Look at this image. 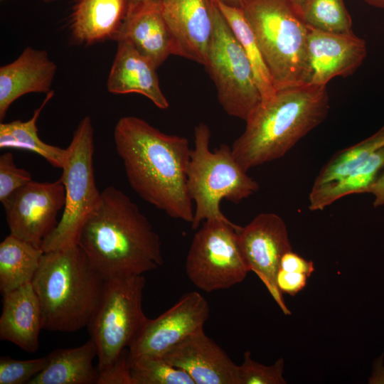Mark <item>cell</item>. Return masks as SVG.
Returning <instances> with one entry per match:
<instances>
[{"instance_id": "6da1fadb", "label": "cell", "mask_w": 384, "mask_h": 384, "mask_svg": "<svg viewBox=\"0 0 384 384\" xmlns=\"http://www.w3.org/2000/svg\"><path fill=\"white\" fill-rule=\"evenodd\" d=\"M114 141L135 193L171 218L191 223L194 208L187 187L188 140L127 116L117 122Z\"/></svg>"}, {"instance_id": "7a4b0ae2", "label": "cell", "mask_w": 384, "mask_h": 384, "mask_svg": "<svg viewBox=\"0 0 384 384\" xmlns=\"http://www.w3.org/2000/svg\"><path fill=\"white\" fill-rule=\"evenodd\" d=\"M78 245L105 280L143 274L163 264L159 235L137 205L112 186L102 191Z\"/></svg>"}, {"instance_id": "3957f363", "label": "cell", "mask_w": 384, "mask_h": 384, "mask_svg": "<svg viewBox=\"0 0 384 384\" xmlns=\"http://www.w3.org/2000/svg\"><path fill=\"white\" fill-rule=\"evenodd\" d=\"M330 108L326 86L302 85L279 90L245 122L232 146L245 171L280 159L319 125Z\"/></svg>"}, {"instance_id": "277c9868", "label": "cell", "mask_w": 384, "mask_h": 384, "mask_svg": "<svg viewBox=\"0 0 384 384\" xmlns=\"http://www.w3.org/2000/svg\"><path fill=\"white\" fill-rule=\"evenodd\" d=\"M105 282L79 245L44 252L31 282L40 302L43 329L75 332L87 326Z\"/></svg>"}, {"instance_id": "5b68a950", "label": "cell", "mask_w": 384, "mask_h": 384, "mask_svg": "<svg viewBox=\"0 0 384 384\" xmlns=\"http://www.w3.org/2000/svg\"><path fill=\"white\" fill-rule=\"evenodd\" d=\"M241 9L277 91L304 85L307 25L293 0H246Z\"/></svg>"}, {"instance_id": "8992f818", "label": "cell", "mask_w": 384, "mask_h": 384, "mask_svg": "<svg viewBox=\"0 0 384 384\" xmlns=\"http://www.w3.org/2000/svg\"><path fill=\"white\" fill-rule=\"evenodd\" d=\"M210 137L206 124L195 127L194 148L187 169L188 193L195 203L191 223L194 230L207 220H228L220 210L223 199L238 204L260 188L238 164L231 146L223 144L215 151L210 150Z\"/></svg>"}, {"instance_id": "52a82bcc", "label": "cell", "mask_w": 384, "mask_h": 384, "mask_svg": "<svg viewBox=\"0 0 384 384\" xmlns=\"http://www.w3.org/2000/svg\"><path fill=\"white\" fill-rule=\"evenodd\" d=\"M94 128L89 116L78 124L66 148L60 178L65 190V204L56 228L43 240L44 252L78 245L80 231L102 201L93 168Z\"/></svg>"}, {"instance_id": "ba28073f", "label": "cell", "mask_w": 384, "mask_h": 384, "mask_svg": "<svg viewBox=\"0 0 384 384\" xmlns=\"http://www.w3.org/2000/svg\"><path fill=\"white\" fill-rule=\"evenodd\" d=\"M143 274L105 280L97 308L87 326L97 348L99 374L129 348L147 320L142 309Z\"/></svg>"}, {"instance_id": "9c48e42d", "label": "cell", "mask_w": 384, "mask_h": 384, "mask_svg": "<svg viewBox=\"0 0 384 384\" xmlns=\"http://www.w3.org/2000/svg\"><path fill=\"white\" fill-rule=\"evenodd\" d=\"M213 33L204 66L230 116L246 122L262 103L250 63L214 2Z\"/></svg>"}, {"instance_id": "30bf717a", "label": "cell", "mask_w": 384, "mask_h": 384, "mask_svg": "<svg viewBox=\"0 0 384 384\" xmlns=\"http://www.w3.org/2000/svg\"><path fill=\"white\" fill-rule=\"evenodd\" d=\"M230 220H207L194 235L185 263L186 274L206 292L228 289L250 272Z\"/></svg>"}, {"instance_id": "8fae6325", "label": "cell", "mask_w": 384, "mask_h": 384, "mask_svg": "<svg viewBox=\"0 0 384 384\" xmlns=\"http://www.w3.org/2000/svg\"><path fill=\"white\" fill-rule=\"evenodd\" d=\"M209 312L208 303L199 292L183 294L158 317L147 319L128 348L129 364L142 358L163 356L187 336L203 329Z\"/></svg>"}, {"instance_id": "7c38bea8", "label": "cell", "mask_w": 384, "mask_h": 384, "mask_svg": "<svg viewBox=\"0 0 384 384\" xmlns=\"http://www.w3.org/2000/svg\"><path fill=\"white\" fill-rule=\"evenodd\" d=\"M238 242L250 271L263 282L282 312L291 314L276 278L280 259L292 250L285 222L273 213H262L236 229Z\"/></svg>"}, {"instance_id": "4fadbf2b", "label": "cell", "mask_w": 384, "mask_h": 384, "mask_svg": "<svg viewBox=\"0 0 384 384\" xmlns=\"http://www.w3.org/2000/svg\"><path fill=\"white\" fill-rule=\"evenodd\" d=\"M65 204V190L60 178L54 182L31 181L3 206L10 234L41 247L56 228L58 212Z\"/></svg>"}, {"instance_id": "5bb4252c", "label": "cell", "mask_w": 384, "mask_h": 384, "mask_svg": "<svg viewBox=\"0 0 384 384\" xmlns=\"http://www.w3.org/2000/svg\"><path fill=\"white\" fill-rule=\"evenodd\" d=\"M366 55V41L353 31L334 33L307 26L304 85L326 86L336 77L351 75Z\"/></svg>"}, {"instance_id": "9a60e30c", "label": "cell", "mask_w": 384, "mask_h": 384, "mask_svg": "<svg viewBox=\"0 0 384 384\" xmlns=\"http://www.w3.org/2000/svg\"><path fill=\"white\" fill-rule=\"evenodd\" d=\"M168 27L173 55L203 66L211 41L214 20L213 0H160Z\"/></svg>"}, {"instance_id": "2e32d148", "label": "cell", "mask_w": 384, "mask_h": 384, "mask_svg": "<svg viewBox=\"0 0 384 384\" xmlns=\"http://www.w3.org/2000/svg\"><path fill=\"white\" fill-rule=\"evenodd\" d=\"M161 357L188 373L196 384H238V366L205 334L203 328Z\"/></svg>"}, {"instance_id": "e0dca14e", "label": "cell", "mask_w": 384, "mask_h": 384, "mask_svg": "<svg viewBox=\"0 0 384 384\" xmlns=\"http://www.w3.org/2000/svg\"><path fill=\"white\" fill-rule=\"evenodd\" d=\"M56 65L44 50L24 48L13 62L0 68V120L10 105L31 92L48 93L56 72Z\"/></svg>"}, {"instance_id": "ac0fdd59", "label": "cell", "mask_w": 384, "mask_h": 384, "mask_svg": "<svg viewBox=\"0 0 384 384\" xmlns=\"http://www.w3.org/2000/svg\"><path fill=\"white\" fill-rule=\"evenodd\" d=\"M117 43L107 82L108 91L118 95L138 93L147 97L158 108L167 109L169 103L161 90L155 65L130 42Z\"/></svg>"}, {"instance_id": "d6986e66", "label": "cell", "mask_w": 384, "mask_h": 384, "mask_svg": "<svg viewBox=\"0 0 384 384\" xmlns=\"http://www.w3.org/2000/svg\"><path fill=\"white\" fill-rule=\"evenodd\" d=\"M112 40L130 42L156 68L173 55L172 41L162 15L160 0L127 11Z\"/></svg>"}, {"instance_id": "ffe728a7", "label": "cell", "mask_w": 384, "mask_h": 384, "mask_svg": "<svg viewBox=\"0 0 384 384\" xmlns=\"http://www.w3.org/2000/svg\"><path fill=\"white\" fill-rule=\"evenodd\" d=\"M2 297L0 339L28 353H35L39 348V334L43 326L40 302L32 283Z\"/></svg>"}, {"instance_id": "44dd1931", "label": "cell", "mask_w": 384, "mask_h": 384, "mask_svg": "<svg viewBox=\"0 0 384 384\" xmlns=\"http://www.w3.org/2000/svg\"><path fill=\"white\" fill-rule=\"evenodd\" d=\"M95 357L97 348L90 338L78 347L55 349L47 355L46 366L28 384H98Z\"/></svg>"}, {"instance_id": "7402d4cb", "label": "cell", "mask_w": 384, "mask_h": 384, "mask_svg": "<svg viewBox=\"0 0 384 384\" xmlns=\"http://www.w3.org/2000/svg\"><path fill=\"white\" fill-rule=\"evenodd\" d=\"M127 13V0H79L72 16L76 41L90 45L113 39Z\"/></svg>"}, {"instance_id": "603a6c76", "label": "cell", "mask_w": 384, "mask_h": 384, "mask_svg": "<svg viewBox=\"0 0 384 384\" xmlns=\"http://www.w3.org/2000/svg\"><path fill=\"white\" fill-rule=\"evenodd\" d=\"M384 169V146L362 165L342 178L319 186H312L309 195L310 210H322L336 201L351 194L369 193Z\"/></svg>"}, {"instance_id": "cb8c5ba5", "label": "cell", "mask_w": 384, "mask_h": 384, "mask_svg": "<svg viewBox=\"0 0 384 384\" xmlns=\"http://www.w3.org/2000/svg\"><path fill=\"white\" fill-rule=\"evenodd\" d=\"M44 253L42 247L9 234L0 243L1 295L31 283Z\"/></svg>"}, {"instance_id": "d4e9b609", "label": "cell", "mask_w": 384, "mask_h": 384, "mask_svg": "<svg viewBox=\"0 0 384 384\" xmlns=\"http://www.w3.org/2000/svg\"><path fill=\"white\" fill-rule=\"evenodd\" d=\"M54 95L53 90L46 93L42 104L34 111L32 117L23 122L20 119L0 124V148L18 149L33 151L55 168L63 166L66 149L48 144L38 137L36 126L39 115Z\"/></svg>"}, {"instance_id": "484cf974", "label": "cell", "mask_w": 384, "mask_h": 384, "mask_svg": "<svg viewBox=\"0 0 384 384\" xmlns=\"http://www.w3.org/2000/svg\"><path fill=\"white\" fill-rule=\"evenodd\" d=\"M213 1L250 63L255 82L261 95L262 103L270 101L277 91L255 36L242 9L226 6L217 0Z\"/></svg>"}, {"instance_id": "4316f807", "label": "cell", "mask_w": 384, "mask_h": 384, "mask_svg": "<svg viewBox=\"0 0 384 384\" xmlns=\"http://www.w3.org/2000/svg\"><path fill=\"white\" fill-rule=\"evenodd\" d=\"M383 146L384 124L371 136L335 153L321 169L312 186H319L342 178L364 164Z\"/></svg>"}, {"instance_id": "83f0119b", "label": "cell", "mask_w": 384, "mask_h": 384, "mask_svg": "<svg viewBox=\"0 0 384 384\" xmlns=\"http://www.w3.org/2000/svg\"><path fill=\"white\" fill-rule=\"evenodd\" d=\"M302 16L309 26L334 33L352 31V18L343 0H304Z\"/></svg>"}, {"instance_id": "f1b7e54d", "label": "cell", "mask_w": 384, "mask_h": 384, "mask_svg": "<svg viewBox=\"0 0 384 384\" xmlns=\"http://www.w3.org/2000/svg\"><path fill=\"white\" fill-rule=\"evenodd\" d=\"M129 366L132 384H196L188 373L162 357L139 358Z\"/></svg>"}, {"instance_id": "f546056e", "label": "cell", "mask_w": 384, "mask_h": 384, "mask_svg": "<svg viewBox=\"0 0 384 384\" xmlns=\"http://www.w3.org/2000/svg\"><path fill=\"white\" fill-rule=\"evenodd\" d=\"M243 362L238 366V384H285L283 377L284 359L279 358L272 366L259 363L251 358L250 351L243 355Z\"/></svg>"}, {"instance_id": "4dcf8cb0", "label": "cell", "mask_w": 384, "mask_h": 384, "mask_svg": "<svg viewBox=\"0 0 384 384\" xmlns=\"http://www.w3.org/2000/svg\"><path fill=\"white\" fill-rule=\"evenodd\" d=\"M47 356L29 360L0 357V384H28L47 364Z\"/></svg>"}, {"instance_id": "1f68e13d", "label": "cell", "mask_w": 384, "mask_h": 384, "mask_svg": "<svg viewBox=\"0 0 384 384\" xmlns=\"http://www.w3.org/2000/svg\"><path fill=\"white\" fill-rule=\"evenodd\" d=\"M31 181V173L16 166L11 152L0 156V201L2 206L17 190Z\"/></svg>"}, {"instance_id": "d6a6232c", "label": "cell", "mask_w": 384, "mask_h": 384, "mask_svg": "<svg viewBox=\"0 0 384 384\" xmlns=\"http://www.w3.org/2000/svg\"><path fill=\"white\" fill-rule=\"evenodd\" d=\"M98 384H132L128 348L110 369L99 374Z\"/></svg>"}, {"instance_id": "836d02e7", "label": "cell", "mask_w": 384, "mask_h": 384, "mask_svg": "<svg viewBox=\"0 0 384 384\" xmlns=\"http://www.w3.org/2000/svg\"><path fill=\"white\" fill-rule=\"evenodd\" d=\"M308 277L303 273L287 272L279 269L276 282L278 289L282 294L294 296L304 288Z\"/></svg>"}, {"instance_id": "e575fe53", "label": "cell", "mask_w": 384, "mask_h": 384, "mask_svg": "<svg viewBox=\"0 0 384 384\" xmlns=\"http://www.w3.org/2000/svg\"><path fill=\"white\" fill-rule=\"evenodd\" d=\"M279 269L287 272L303 273L310 277L314 271V262L306 260L297 253L289 250L280 259Z\"/></svg>"}, {"instance_id": "d590c367", "label": "cell", "mask_w": 384, "mask_h": 384, "mask_svg": "<svg viewBox=\"0 0 384 384\" xmlns=\"http://www.w3.org/2000/svg\"><path fill=\"white\" fill-rule=\"evenodd\" d=\"M369 193L374 196V208L384 206V169L371 186Z\"/></svg>"}, {"instance_id": "8d00e7d4", "label": "cell", "mask_w": 384, "mask_h": 384, "mask_svg": "<svg viewBox=\"0 0 384 384\" xmlns=\"http://www.w3.org/2000/svg\"><path fill=\"white\" fill-rule=\"evenodd\" d=\"M156 0H127V11Z\"/></svg>"}, {"instance_id": "74e56055", "label": "cell", "mask_w": 384, "mask_h": 384, "mask_svg": "<svg viewBox=\"0 0 384 384\" xmlns=\"http://www.w3.org/2000/svg\"><path fill=\"white\" fill-rule=\"evenodd\" d=\"M220 3L234 8L241 9L246 0H217Z\"/></svg>"}, {"instance_id": "f35d334b", "label": "cell", "mask_w": 384, "mask_h": 384, "mask_svg": "<svg viewBox=\"0 0 384 384\" xmlns=\"http://www.w3.org/2000/svg\"><path fill=\"white\" fill-rule=\"evenodd\" d=\"M368 4L379 8L384 9V0H363Z\"/></svg>"}, {"instance_id": "ab89813d", "label": "cell", "mask_w": 384, "mask_h": 384, "mask_svg": "<svg viewBox=\"0 0 384 384\" xmlns=\"http://www.w3.org/2000/svg\"><path fill=\"white\" fill-rule=\"evenodd\" d=\"M293 1L301 11V7L304 0H293Z\"/></svg>"}, {"instance_id": "60d3db41", "label": "cell", "mask_w": 384, "mask_h": 384, "mask_svg": "<svg viewBox=\"0 0 384 384\" xmlns=\"http://www.w3.org/2000/svg\"><path fill=\"white\" fill-rule=\"evenodd\" d=\"M57 0H43V1L46 2V3H50V2H53V1H55Z\"/></svg>"}]
</instances>
